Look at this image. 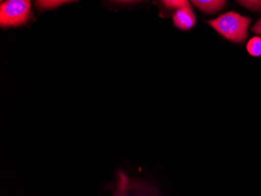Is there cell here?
<instances>
[{"label": "cell", "mask_w": 261, "mask_h": 196, "mask_svg": "<svg viewBox=\"0 0 261 196\" xmlns=\"http://www.w3.org/2000/svg\"><path fill=\"white\" fill-rule=\"evenodd\" d=\"M251 18L236 12H228L215 20L207 21L223 37L234 42H243L248 36V27Z\"/></svg>", "instance_id": "1"}, {"label": "cell", "mask_w": 261, "mask_h": 196, "mask_svg": "<svg viewBox=\"0 0 261 196\" xmlns=\"http://www.w3.org/2000/svg\"><path fill=\"white\" fill-rule=\"evenodd\" d=\"M247 51L253 57L261 55V37H253L247 44Z\"/></svg>", "instance_id": "5"}, {"label": "cell", "mask_w": 261, "mask_h": 196, "mask_svg": "<svg viewBox=\"0 0 261 196\" xmlns=\"http://www.w3.org/2000/svg\"><path fill=\"white\" fill-rule=\"evenodd\" d=\"M117 1H122V2H133V1H139V0H117Z\"/></svg>", "instance_id": "10"}, {"label": "cell", "mask_w": 261, "mask_h": 196, "mask_svg": "<svg viewBox=\"0 0 261 196\" xmlns=\"http://www.w3.org/2000/svg\"><path fill=\"white\" fill-rule=\"evenodd\" d=\"M173 22L177 29L187 31L194 27L196 17L191 7L177 9L173 16Z\"/></svg>", "instance_id": "3"}, {"label": "cell", "mask_w": 261, "mask_h": 196, "mask_svg": "<svg viewBox=\"0 0 261 196\" xmlns=\"http://www.w3.org/2000/svg\"><path fill=\"white\" fill-rule=\"evenodd\" d=\"M65 3L67 0H35V6L42 10L54 8Z\"/></svg>", "instance_id": "6"}, {"label": "cell", "mask_w": 261, "mask_h": 196, "mask_svg": "<svg viewBox=\"0 0 261 196\" xmlns=\"http://www.w3.org/2000/svg\"><path fill=\"white\" fill-rule=\"evenodd\" d=\"M252 32H255V33L260 35L261 36V19L256 22L254 26L252 27Z\"/></svg>", "instance_id": "9"}, {"label": "cell", "mask_w": 261, "mask_h": 196, "mask_svg": "<svg viewBox=\"0 0 261 196\" xmlns=\"http://www.w3.org/2000/svg\"><path fill=\"white\" fill-rule=\"evenodd\" d=\"M243 7L253 11H261V0H236Z\"/></svg>", "instance_id": "8"}, {"label": "cell", "mask_w": 261, "mask_h": 196, "mask_svg": "<svg viewBox=\"0 0 261 196\" xmlns=\"http://www.w3.org/2000/svg\"><path fill=\"white\" fill-rule=\"evenodd\" d=\"M71 1H75V0H67V3L71 2Z\"/></svg>", "instance_id": "11"}, {"label": "cell", "mask_w": 261, "mask_h": 196, "mask_svg": "<svg viewBox=\"0 0 261 196\" xmlns=\"http://www.w3.org/2000/svg\"><path fill=\"white\" fill-rule=\"evenodd\" d=\"M205 14H215L226 7L227 0H190Z\"/></svg>", "instance_id": "4"}, {"label": "cell", "mask_w": 261, "mask_h": 196, "mask_svg": "<svg viewBox=\"0 0 261 196\" xmlns=\"http://www.w3.org/2000/svg\"><path fill=\"white\" fill-rule=\"evenodd\" d=\"M1 1H2V2H3V1H4V0H1Z\"/></svg>", "instance_id": "12"}, {"label": "cell", "mask_w": 261, "mask_h": 196, "mask_svg": "<svg viewBox=\"0 0 261 196\" xmlns=\"http://www.w3.org/2000/svg\"><path fill=\"white\" fill-rule=\"evenodd\" d=\"M32 0H7L0 7V24L2 27L23 25L30 19Z\"/></svg>", "instance_id": "2"}, {"label": "cell", "mask_w": 261, "mask_h": 196, "mask_svg": "<svg viewBox=\"0 0 261 196\" xmlns=\"http://www.w3.org/2000/svg\"><path fill=\"white\" fill-rule=\"evenodd\" d=\"M163 4L171 9H181L185 7H191L188 0H161Z\"/></svg>", "instance_id": "7"}]
</instances>
